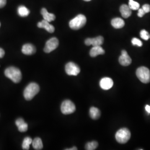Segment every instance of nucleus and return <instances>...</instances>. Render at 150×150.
Masks as SVG:
<instances>
[{
  "instance_id": "obj_1",
  "label": "nucleus",
  "mask_w": 150,
  "mask_h": 150,
  "mask_svg": "<svg viewBox=\"0 0 150 150\" xmlns=\"http://www.w3.org/2000/svg\"><path fill=\"white\" fill-rule=\"evenodd\" d=\"M5 75L14 83H18L21 80V72L18 68L15 67H10L7 68L5 71Z\"/></svg>"
},
{
  "instance_id": "obj_2",
  "label": "nucleus",
  "mask_w": 150,
  "mask_h": 150,
  "mask_svg": "<svg viewBox=\"0 0 150 150\" xmlns=\"http://www.w3.org/2000/svg\"><path fill=\"white\" fill-rule=\"evenodd\" d=\"M40 91V87L36 83H30L23 91V96L26 100H31Z\"/></svg>"
},
{
  "instance_id": "obj_3",
  "label": "nucleus",
  "mask_w": 150,
  "mask_h": 150,
  "mask_svg": "<svg viewBox=\"0 0 150 150\" xmlns=\"http://www.w3.org/2000/svg\"><path fill=\"white\" fill-rule=\"evenodd\" d=\"M86 16L80 14L70 21L69 26L71 29L77 30L83 27L86 24Z\"/></svg>"
},
{
  "instance_id": "obj_4",
  "label": "nucleus",
  "mask_w": 150,
  "mask_h": 150,
  "mask_svg": "<svg viewBox=\"0 0 150 150\" xmlns=\"http://www.w3.org/2000/svg\"><path fill=\"white\" fill-rule=\"evenodd\" d=\"M116 139L120 144H126L131 137V132L129 129L122 128L119 129L116 134Z\"/></svg>"
},
{
  "instance_id": "obj_5",
  "label": "nucleus",
  "mask_w": 150,
  "mask_h": 150,
  "mask_svg": "<svg viewBox=\"0 0 150 150\" xmlns=\"http://www.w3.org/2000/svg\"><path fill=\"white\" fill-rule=\"evenodd\" d=\"M136 76L140 81L144 83L150 82V71L146 67H140L136 71Z\"/></svg>"
},
{
  "instance_id": "obj_6",
  "label": "nucleus",
  "mask_w": 150,
  "mask_h": 150,
  "mask_svg": "<svg viewBox=\"0 0 150 150\" xmlns=\"http://www.w3.org/2000/svg\"><path fill=\"white\" fill-rule=\"evenodd\" d=\"M61 112L64 115H69L74 112L76 110L75 104L71 101L66 100L62 103L61 106Z\"/></svg>"
},
{
  "instance_id": "obj_7",
  "label": "nucleus",
  "mask_w": 150,
  "mask_h": 150,
  "mask_svg": "<svg viewBox=\"0 0 150 150\" xmlns=\"http://www.w3.org/2000/svg\"><path fill=\"white\" fill-rule=\"evenodd\" d=\"M59 45V41L57 38H51L46 42L43 50L46 53H50L57 48Z\"/></svg>"
},
{
  "instance_id": "obj_8",
  "label": "nucleus",
  "mask_w": 150,
  "mask_h": 150,
  "mask_svg": "<svg viewBox=\"0 0 150 150\" xmlns=\"http://www.w3.org/2000/svg\"><path fill=\"white\" fill-rule=\"evenodd\" d=\"M65 71L66 74L69 76H77L80 72V69L77 64L70 62L66 64Z\"/></svg>"
},
{
  "instance_id": "obj_9",
  "label": "nucleus",
  "mask_w": 150,
  "mask_h": 150,
  "mask_svg": "<svg viewBox=\"0 0 150 150\" xmlns=\"http://www.w3.org/2000/svg\"><path fill=\"white\" fill-rule=\"evenodd\" d=\"M104 41V38L101 36L95 38H88L85 40V43L87 46L92 45L93 46H101Z\"/></svg>"
},
{
  "instance_id": "obj_10",
  "label": "nucleus",
  "mask_w": 150,
  "mask_h": 150,
  "mask_svg": "<svg viewBox=\"0 0 150 150\" xmlns=\"http://www.w3.org/2000/svg\"><path fill=\"white\" fill-rule=\"evenodd\" d=\"M118 61L120 64L123 66H127L132 62V59L125 50L122 51L121 55L120 56Z\"/></svg>"
},
{
  "instance_id": "obj_11",
  "label": "nucleus",
  "mask_w": 150,
  "mask_h": 150,
  "mask_svg": "<svg viewBox=\"0 0 150 150\" xmlns=\"http://www.w3.org/2000/svg\"><path fill=\"white\" fill-rule=\"evenodd\" d=\"M101 88L104 90H108L112 87L113 85V80L109 77H104L100 82Z\"/></svg>"
},
{
  "instance_id": "obj_12",
  "label": "nucleus",
  "mask_w": 150,
  "mask_h": 150,
  "mask_svg": "<svg viewBox=\"0 0 150 150\" xmlns=\"http://www.w3.org/2000/svg\"><path fill=\"white\" fill-rule=\"evenodd\" d=\"M36 51V47L31 43L25 44L22 47V52L26 55H31Z\"/></svg>"
},
{
  "instance_id": "obj_13",
  "label": "nucleus",
  "mask_w": 150,
  "mask_h": 150,
  "mask_svg": "<svg viewBox=\"0 0 150 150\" xmlns=\"http://www.w3.org/2000/svg\"><path fill=\"white\" fill-rule=\"evenodd\" d=\"M38 27L40 28H44L47 32L50 33H53L54 31V27L53 25H51L50 22L45 20L41 22H39L38 23Z\"/></svg>"
},
{
  "instance_id": "obj_14",
  "label": "nucleus",
  "mask_w": 150,
  "mask_h": 150,
  "mask_svg": "<svg viewBox=\"0 0 150 150\" xmlns=\"http://www.w3.org/2000/svg\"><path fill=\"white\" fill-rule=\"evenodd\" d=\"M18 129L21 132H25L28 129V125L26 123L23 118H18L15 122Z\"/></svg>"
},
{
  "instance_id": "obj_15",
  "label": "nucleus",
  "mask_w": 150,
  "mask_h": 150,
  "mask_svg": "<svg viewBox=\"0 0 150 150\" xmlns=\"http://www.w3.org/2000/svg\"><path fill=\"white\" fill-rule=\"evenodd\" d=\"M105 53V50L103 49L101 46H93L91 48L90 52V55L92 57H95L98 55L100 54H103Z\"/></svg>"
},
{
  "instance_id": "obj_16",
  "label": "nucleus",
  "mask_w": 150,
  "mask_h": 150,
  "mask_svg": "<svg viewBox=\"0 0 150 150\" xmlns=\"http://www.w3.org/2000/svg\"><path fill=\"white\" fill-rule=\"evenodd\" d=\"M41 13L43 16V20L49 22L53 21L56 19L55 15L53 13H49L45 8H43L41 9Z\"/></svg>"
},
{
  "instance_id": "obj_17",
  "label": "nucleus",
  "mask_w": 150,
  "mask_h": 150,
  "mask_svg": "<svg viewBox=\"0 0 150 150\" xmlns=\"http://www.w3.org/2000/svg\"><path fill=\"white\" fill-rule=\"evenodd\" d=\"M120 11L121 13V15L125 18H127L131 15L132 11L129 7V5L123 4L121 6L120 8Z\"/></svg>"
},
{
  "instance_id": "obj_18",
  "label": "nucleus",
  "mask_w": 150,
  "mask_h": 150,
  "mask_svg": "<svg viewBox=\"0 0 150 150\" xmlns=\"http://www.w3.org/2000/svg\"><path fill=\"white\" fill-rule=\"evenodd\" d=\"M111 25L115 28L119 29L122 28L125 26V21L122 18L117 17L113 18L111 20Z\"/></svg>"
},
{
  "instance_id": "obj_19",
  "label": "nucleus",
  "mask_w": 150,
  "mask_h": 150,
  "mask_svg": "<svg viewBox=\"0 0 150 150\" xmlns=\"http://www.w3.org/2000/svg\"><path fill=\"white\" fill-rule=\"evenodd\" d=\"M90 117L93 120H97L101 116V112L96 107H92L90 109Z\"/></svg>"
},
{
  "instance_id": "obj_20",
  "label": "nucleus",
  "mask_w": 150,
  "mask_h": 150,
  "mask_svg": "<svg viewBox=\"0 0 150 150\" xmlns=\"http://www.w3.org/2000/svg\"><path fill=\"white\" fill-rule=\"evenodd\" d=\"M32 145L33 149L35 150H40L43 149L42 141L39 137H36L32 141Z\"/></svg>"
},
{
  "instance_id": "obj_21",
  "label": "nucleus",
  "mask_w": 150,
  "mask_h": 150,
  "mask_svg": "<svg viewBox=\"0 0 150 150\" xmlns=\"http://www.w3.org/2000/svg\"><path fill=\"white\" fill-rule=\"evenodd\" d=\"M17 12L19 16L24 17H26L30 14V11L24 6H20L17 8Z\"/></svg>"
},
{
  "instance_id": "obj_22",
  "label": "nucleus",
  "mask_w": 150,
  "mask_h": 150,
  "mask_svg": "<svg viewBox=\"0 0 150 150\" xmlns=\"http://www.w3.org/2000/svg\"><path fill=\"white\" fill-rule=\"evenodd\" d=\"M32 139L31 137H25L22 142V147L23 150H28L30 149V146L32 144Z\"/></svg>"
},
{
  "instance_id": "obj_23",
  "label": "nucleus",
  "mask_w": 150,
  "mask_h": 150,
  "mask_svg": "<svg viewBox=\"0 0 150 150\" xmlns=\"http://www.w3.org/2000/svg\"><path fill=\"white\" fill-rule=\"evenodd\" d=\"M98 146V143L96 141H92L86 144L85 149L87 150H96Z\"/></svg>"
},
{
  "instance_id": "obj_24",
  "label": "nucleus",
  "mask_w": 150,
  "mask_h": 150,
  "mask_svg": "<svg viewBox=\"0 0 150 150\" xmlns=\"http://www.w3.org/2000/svg\"><path fill=\"white\" fill-rule=\"evenodd\" d=\"M129 7L132 10H137L139 8V4L134 0H129Z\"/></svg>"
},
{
  "instance_id": "obj_25",
  "label": "nucleus",
  "mask_w": 150,
  "mask_h": 150,
  "mask_svg": "<svg viewBox=\"0 0 150 150\" xmlns=\"http://www.w3.org/2000/svg\"><path fill=\"white\" fill-rule=\"evenodd\" d=\"M140 36L144 40H148L150 38V35L146 30H142L140 32Z\"/></svg>"
},
{
  "instance_id": "obj_26",
  "label": "nucleus",
  "mask_w": 150,
  "mask_h": 150,
  "mask_svg": "<svg viewBox=\"0 0 150 150\" xmlns=\"http://www.w3.org/2000/svg\"><path fill=\"white\" fill-rule=\"evenodd\" d=\"M131 42L134 46H137L139 47H141L142 46V41L137 38H133L131 41Z\"/></svg>"
},
{
  "instance_id": "obj_27",
  "label": "nucleus",
  "mask_w": 150,
  "mask_h": 150,
  "mask_svg": "<svg viewBox=\"0 0 150 150\" xmlns=\"http://www.w3.org/2000/svg\"><path fill=\"white\" fill-rule=\"evenodd\" d=\"M142 8L144 10V11H145V13H149L150 12V5L149 4H145L142 6Z\"/></svg>"
},
{
  "instance_id": "obj_28",
  "label": "nucleus",
  "mask_w": 150,
  "mask_h": 150,
  "mask_svg": "<svg viewBox=\"0 0 150 150\" xmlns=\"http://www.w3.org/2000/svg\"><path fill=\"white\" fill-rule=\"evenodd\" d=\"M146 13L145 11H144V10L142 8H139L138 10V13H137V16H139V17H142L143 16L145 15Z\"/></svg>"
},
{
  "instance_id": "obj_29",
  "label": "nucleus",
  "mask_w": 150,
  "mask_h": 150,
  "mask_svg": "<svg viewBox=\"0 0 150 150\" xmlns=\"http://www.w3.org/2000/svg\"><path fill=\"white\" fill-rule=\"evenodd\" d=\"M7 0H0V8L4 7L6 4Z\"/></svg>"
},
{
  "instance_id": "obj_30",
  "label": "nucleus",
  "mask_w": 150,
  "mask_h": 150,
  "mask_svg": "<svg viewBox=\"0 0 150 150\" xmlns=\"http://www.w3.org/2000/svg\"><path fill=\"white\" fill-rule=\"evenodd\" d=\"M5 51L2 48H0V59L4 57V56H5Z\"/></svg>"
},
{
  "instance_id": "obj_31",
  "label": "nucleus",
  "mask_w": 150,
  "mask_h": 150,
  "mask_svg": "<svg viewBox=\"0 0 150 150\" xmlns=\"http://www.w3.org/2000/svg\"><path fill=\"white\" fill-rule=\"evenodd\" d=\"M145 110H146V111L147 112L149 113H150V106H149V105H146L145 106Z\"/></svg>"
},
{
  "instance_id": "obj_32",
  "label": "nucleus",
  "mask_w": 150,
  "mask_h": 150,
  "mask_svg": "<svg viewBox=\"0 0 150 150\" xmlns=\"http://www.w3.org/2000/svg\"><path fill=\"white\" fill-rule=\"evenodd\" d=\"M77 149L76 147H72V149H66V150H77Z\"/></svg>"
},
{
  "instance_id": "obj_33",
  "label": "nucleus",
  "mask_w": 150,
  "mask_h": 150,
  "mask_svg": "<svg viewBox=\"0 0 150 150\" xmlns=\"http://www.w3.org/2000/svg\"><path fill=\"white\" fill-rule=\"evenodd\" d=\"M84 1H90L91 0H84Z\"/></svg>"
},
{
  "instance_id": "obj_34",
  "label": "nucleus",
  "mask_w": 150,
  "mask_h": 150,
  "mask_svg": "<svg viewBox=\"0 0 150 150\" xmlns=\"http://www.w3.org/2000/svg\"><path fill=\"white\" fill-rule=\"evenodd\" d=\"M0 26H1V23H0Z\"/></svg>"
}]
</instances>
